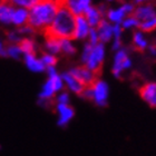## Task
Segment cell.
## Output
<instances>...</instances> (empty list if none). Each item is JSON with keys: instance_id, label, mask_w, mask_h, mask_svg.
Returning a JSON list of instances; mask_svg holds the SVG:
<instances>
[{"instance_id": "obj_1", "label": "cell", "mask_w": 156, "mask_h": 156, "mask_svg": "<svg viewBox=\"0 0 156 156\" xmlns=\"http://www.w3.org/2000/svg\"><path fill=\"white\" fill-rule=\"evenodd\" d=\"M62 0H39L29 9L28 25L35 30H46L55 18Z\"/></svg>"}, {"instance_id": "obj_2", "label": "cell", "mask_w": 156, "mask_h": 156, "mask_svg": "<svg viewBox=\"0 0 156 156\" xmlns=\"http://www.w3.org/2000/svg\"><path fill=\"white\" fill-rule=\"evenodd\" d=\"M75 29V16L66 7L65 0L60 3L50 26L45 30L47 36L58 39H72Z\"/></svg>"}, {"instance_id": "obj_3", "label": "cell", "mask_w": 156, "mask_h": 156, "mask_svg": "<svg viewBox=\"0 0 156 156\" xmlns=\"http://www.w3.org/2000/svg\"><path fill=\"white\" fill-rule=\"evenodd\" d=\"M105 58V46L101 42H98L97 45L93 46L90 54L88 56V59L85 62V67L89 69L93 73H98L101 67V64Z\"/></svg>"}, {"instance_id": "obj_4", "label": "cell", "mask_w": 156, "mask_h": 156, "mask_svg": "<svg viewBox=\"0 0 156 156\" xmlns=\"http://www.w3.org/2000/svg\"><path fill=\"white\" fill-rule=\"evenodd\" d=\"M91 88V99L99 107H104L107 104L108 95H109V87L106 81L95 80L94 84L90 86Z\"/></svg>"}, {"instance_id": "obj_5", "label": "cell", "mask_w": 156, "mask_h": 156, "mask_svg": "<svg viewBox=\"0 0 156 156\" xmlns=\"http://www.w3.org/2000/svg\"><path fill=\"white\" fill-rule=\"evenodd\" d=\"M132 66V60L127 55L126 50L119 49L116 52L114 58V65H113V75L116 78H119L123 70L128 69Z\"/></svg>"}, {"instance_id": "obj_6", "label": "cell", "mask_w": 156, "mask_h": 156, "mask_svg": "<svg viewBox=\"0 0 156 156\" xmlns=\"http://www.w3.org/2000/svg\"><path fill=\"white\" fill-rule=\"evenodd\" d=\"M69 73L72 74L74 77L77 79L80 84H83L85 87L87 86H91L94 84V81L96 80V74L90 72L89 69L86 67H75L69 70Z\"/></svg>"}, {"instance_id": "obj_7", "label": "cell", "mask_w": 156, "mask_h": 156, "mask_svg": "<svg viewBox=\"0 0 156 156\" xmlns=\"http://www.w3.org/2000/svg\"><path fill=\"white\" fill-rule=\"evenodd\" d=\"M134 11V7L130 3H125L117 9H109L107 11V18L115 25H120L127 15Z\"/></svg>"}, {"instance_id": "obj_8", "label": "cell", "mask_w": 156, "mask_h": 156, "mask_svg": "<svg viewBox=\"0 0 156 156\" xmlns=\"http://www.w3.org/2000/svg\"><path fill=\"white\" fill-rule=\"evenodd\" d=\"M57 114H58V119H57V125L59 127H66L69 124V122L75 116V111L74 108L70 107L69 105H62L57 104L56 107Z\"/></svg>"}, {"instance_id": "obj_9", "label": "cell", "mask_w": 156, "mask_h": 156, "mask_svg": "<svg viewBox=\"0 0 156 156\" xmlns=\"http://www.w3.org/2000/svg\"><path fill=\"white\" fill-rule=\"evenodd\" d=\"M89 30H90V26L88 25L87 20H86L84 15L76 16L75 17V29H74V36H73V38L78 39V40L87 38L88 34H89Z\"/></svg>"}, {"instance_id": "obj_10", "label": "cell", "mask_w": 156, "mask_h": 156, "mask_svg": "<svg viewBox=\"0 0 156 156\" xmlns=\"http://www.w3.org/2000/svg\"><path fill=\"white\" fill-rule=\"evenodd\" d=\"M56 94V89L54 87V84L50 79H48L47 81H45V84L42 85L40 93L38 95V104L41 107H46L48 105L49 101L54 98Z\"/></svg>"}, {"instance_id": "obj_11", "label": "cell", "mask_w": 156, "mask_h": 156, "mask_svg": "<svg viewBox=\"0 0 156 156\" xmlns=\"http://www.w3.org/2000/svg\"><path fill=\"white\" fill-rule=\"evenodd\" d=\"M66 7L74 16L84 15L91 7V0H74V1H65Z\"/></svg>"}, {"instance_id": "obj_12", "label": "cell", "mask_w": 156, "mask_h": 156, "mask_svg": "<svg viewBox=\"0 0 156 156\" xmlns=\"http://www.w3.org/2000/svg\"><path fill=\"white\" fill-rule=\"evenodd\" d=\"M140 97L146 101L147 104L156 107V83H147L140 88Z\"/></svg>"}, {"instance_id": "obj_13", "label": "cell", "mask_w": 156, "mask_h": 156, "mask_svg": "<svg viewBox=\"0 0 156 156\" xmlns=\"http://www.w3.org/2000/svg\"><path fill=\"white\" fill-rule=\"evenodd\" d=\"M60 76H62V81H64V85H66V87L68 88L69 90L72 91V93H74V94L81 95L85 86L83 84H80L70 73L69 72L64 73V74H62Z\"/></svg>"}, {"instance_id": "obj_14", "label": "cell", "mask_w": 156, "mask_h": 156, "mask_svg": "<svg viewBox=\"0 0 156 156\" xmlns=\"http://www.w3.org/2000/svg\"><path fill=\"white\" fill-rule=\"evenodd\" d=\"M23 62L30 72L33 73H42L46 70V67L41 62L40 58H38L35 54H28L23 55Z\"/></svg>"}, {"instance_id": "obj_15", "label": "cell", "mask_w": 156, "mask_h": 156, "mask_svg": "<svg viewBox=\"0 0 156 156\" xmlns=\"http://www.w3.org/2000/svg\"><path fill=\"white\" fill-rule=\"evenodd\" d=\"M96 30H97L99 41L101 44L108 42L113 38V26L108 21H106V20H101L99 25L97 26V29Z\"/></svg>"}, {"instance_id": "obj_16", "label": "cell", "mask_w": 156, "mask_h": 156, "mask_svg": "<svg viewBox=\"0 0 156 156\" xmlns=\"http://www.w3.org/2000/svg\"><path fill=\"white\" fill-rule=\"evenodd\" d=\"M29 19V10L25 8H15L12 13V20L11 23L16 27H23L25 25H28Z\"/></svg>"}, {"instance_id": "obj_17", "label": "cell", "mask_w": 156, "mask_h": 156, "mask_svg": "<svg viewBox=\"0 0 156 156\" xmlns=\"http://www.w3.org/2000/svg\"><path fill=\"white\" fill-rule=\"evenodd\" d=\"M13 10H15V7L11 6L7 1L0 2V23L1 25H11Z\"/></svg>"}, {"instance_id": "obj_18", "label": "cell", "mask_w": 156, "mask_h": 156, "mask_svg": "<svg viewBox=\"0 0 156 156\" xmlns=\"http://www.w3.org/2000/svg\"><path fill=\"white\" fill-rule=\"evenodd\" d=\"M156 16V11L153 8V6H150V5H143V6H140L135 10V15L134 17L136 19L140 20V23L142 21H145L147 19H151L153 17Z\"/></svg>"}, {"instance_id": "obj_19", "label": "cell", "mask_w": 156, "mask_h": 156, "mask_svg": "<svg viewBox=\"0 0 156 156\" xmlns=\"http://www.w3.org/2000/svg\"><path fill=\"white\" fill-rule=\"evenodd\" d=\"M85 18L87 20L88 25L90 26V28H96L99 25V23L101 21V15L99 12V10L95 7H90L88 8V10L84 13Z\"/></svg>"}, {"instance_id": "obj_20", "label": "cell", "mask_w": 156, "mask_h": 156, "mask_svg": "<svg viewBox=\"0 0 156 156\" xmlns=\"http://www.w3.org/2000/svg\"><path fill=\"white\" fill-rule=\"evenodd\" d=\"M44 47H45L46 52L51 54V55L56 56L60 52V41L58 38H55V37L47 36Z\"/></svg>"}, {"instance_id": "obj_21", "label": "cell", "mask_w": 156, "mask_h": 156, "mask_svg": "<svg viewBox=\"0 0 156 156\" xmlns=\"http://www.w3.org/2000/svg\"><path fill=\"white\" fill-rule=\"evenodd\" d=\"M20 49L23 51V55H28V54H35L37 49L36 42L31 38H23V40L19 42Z\"/></svg>"}, {"instance_id": "obj_22", "label": "cell", "mask_w": 156, "mask_h": 156, "mask_svg": "<svg viewBox=\"0 0 156 156\" xmlns=\"http://www.w3.org/2000/svg\"><path fill=\"white\" fill-rule=\"evenodd\" d=\"M5 1L10 3L15 8H25V9L29 10L31 7H34L38 2L39 0H5Z\"/></svg>"}, {"instance_id": "obj_23", "label": "cell", "mask_w": 156, "mask_h": 156, "mask_svg": "<svg viewBox=\"0 0 156 156\" xmlns=\"http://www.w3.org/2000/svg\"><path fill=\"white\" fill-rule=\"evenodd\" d=\"M23 56V51L20 49L19 44H10V45L7 46V57H10V58L18 60Z\"/></svg>"}, {"instance_id": "obj_24", "label": "cell", "mask_w": 156, "mask_h": 156, "mask_svg": "<svg viewBox=\"0 0 156 156\" xmlns=\"http://www.w3.org/2000/svg\"><path fill=\"white\" fill-rule=\"evenodd\" d=\"M60 41V51H62L66 55H74L76 52V48L70 39H59Z\"/></svg>"}, {"instance_id": "obj_25", "label": "cell", "mask_w": 156, "mask_h": 156, "mask_svg": "<svg viewBox=\"0 0 156 156\" xmlns=\"http://www.w3.org/2000/svg\"><path fill=\"white\" fill-rule=\"evenodd\" d=\"M40 60L44 64L46 68L47 67H55L56 64H57V58H56L55 55H51V54H48V52H45L42 54L41 57H40Z\"/></svg>"}, {"instance_id": "obj_26", "label": "cell", "mask_w": 156, "mask_h": 156, "mask_svg": "<svg viewBox=\"0 0 156 156\" xmlns=\"http://www.w3.org/2000/svg\"><path fill=\"white\" fill-rule=\"evenodd\" d=\"M134 45L140 50H144L147 47V40L145 39L143 34L140 31L135 33V35H134Z\"/></svg>"}, {"instance_id": "obj_27", "label": "cell", "mask_w": 156, "mask_h": 156, "mask_svg": "<svg viewBox=\"0 0 156 156\" xmlns=\"http://www.w3.org/2000/svg\"><path fill=\"white\" fill-rule=\"evenodd\" d=\"M140 29L143 31H152L156 28V16L151 18V19H147L145 21H142L140 23Z\"/></svg>"}, {"instance_id": "obj_28", "label": "cell", "mask_w": 156, "mask_h": 156, "mask_svg": "<svg viewBox=\"0 0 156 156\" xmlns=\"http://www.w3.org/2000/svg\"><path fill=\"white\" fill-rule=\"evenodd\" d=\"M122 28L125 29H130V28H135V27L140 26V20L136 19L135 17H128L122 21Z\"/></svg>"}, {"instance_id": "obj_29", "label": "cell", "mask_w": 156, "mask_h": 156, "mask_svg": "<svg viewBox=\"0 0 156 156\" xmlns=\"http://www.w3.org/2000/svg\"><path fill=\"white\" fill-rule=\"evenodd\" d=\"M7 40L9 44H19L23 40V36L18 33V30H12L9 31L7 35Z\"/></svg>"}, {"instance_id": "obj_30", "label": "cell", "mask_w": 156, "mask_h": 156, "mask_svg": "<svg viewBox=\"0 0 156 156\" xmlns=\"http://www.w3.org/2000/svg\"><path fill=\"white\" fill-rule=\"evenodd\" d=\"M56 99H57V104L62 105H69V101H70V97L67 91H59V94L56 96Z\"/></svg>"}, {"instance_id": "obj_31", "label": "cell", "mask_w": 156, "mask_h": 156, "mask_svg": "<svg viewBox=\"0 0 156 156\" xmlns=\"http://www.w3.org/2000/svg\"><path fill=\"white\" fill-rule=\"evenodd\" d=\"M87 38H88V44H90L91 46L97 45L98 42H99V38H98V34L96 28H90Z\"/></svg>"}, {"instance_id": "obj_32", "label": "cell", "mask_w": 156, "mask_h": 156, "mask_svg": "<svg viewBox=\"0 0 156 156\" xmlns=\"http://www.w3.org/2000/svg\"><path fill=\"white\" fill-rule=\"evenodd\" d=\"M18 33H19L21 36H28V35H33V34L35 33V29L31 28L29 25H25V26L18 28Z\"/></svg>"}, {"instance_id": "obj_33", "label": "cell", "mask_w": 156, "mask_h": 156, "mask_svg": "<svg viewBox=\"0 0 156 156\" xmlns=\"http://www.w3.org/2000/svg\"><path fill=\"white\" fill-rule=\"evenodd\" d=\"M91 49H93V46H91L90 44H86V45L84 46V49H83V52H81V62H84V64L88 59V56L90 54Z\"/></svg>"}, {"instance_id": "obj_34", "label": "cell", "mask_w": 156, "mask_h": 156, "mask_svg": "<svg viewBox=\"0 0 156 156\" xmlns=\"http://www.w3.org/2000/svg\"><path fill=\"white\" fill-rule=\"evenodd\" d=\"M122 31H123V28L120 25H114L113 26V37H114V39H120Z\"/></svg>"}, {"instance_id": "obj_35", "label": "cell", "mask_w": 156, "mask_h": 156, "mask_svg": "<svg viewBox=\"0 0 156 156\" xmlns=\"http://www.w3.org/2000/svg\"><path fill=\"white\" fill-rule=\"evenodd\" d=\"M0 57H7V46L0 39Z\"/></svg>"}, {"instance_id": "obj_36", "label": "cell", "mask_w": 156, "mask_h": 156, "mask_svg": "<svg viewBox=\"0 0 156 156\" xmlns=\"http://www.w3.org/2000/svg\"><path fill=\"white\" fill-rule=\"evenodd\" d=\"M122 47V42H120V39H114V44H113V50L115 51H118Z\"/></svg>"}, {"instance_id": "obj_37", "label": "cell", "mask_w": 156, "mask_h": 156, "mask_svg": "<svg viewBox=\"0 0 156 156\" xmlns=\"http://www.w3.org/2000/svg\"><path fill=\"white\" fill-rule=\"evenodd\" d=\"M150 51L152 55H156V47L155 46H150Z\"/></svg>"}, {"instance_id": "obj_38", "label": "cell", "mask_w": 156, "mask_h": 156, "mask_svg": "<svg viewBox=\"0 0 156 156\" xmlns=\"http://www.w3.org/2000/svg\"><path fill=\"white\" fill-rule=\"evenodd\" d=\"M148 0H135V2L136 3H143V2H146Z\"/></svg>"}, {"instance_id": "obj_39", "label": "cell", "mask_w": 156, "mask_h": 156, "mask_svg": "<svg viewBox=\"0 0 156 156\" xmlns=\"http://www.w3.org/2000/svg\"><path fill=\"white\" fill-rule=\"evenodd\" d=\"M65 1H74V0H65Z\"/></svg>"}, {"instance_id": "obj_40", "label": "cell", "mask_w": 156, "mask_h": 156, "mask_svg": "<svg viewBox=\"0 0 156 156\" xmlns=\"http://www.w3.org/2000/svg\"><path fill=\"white\" fill-rule=\"evenodd\" d=\"M108 1H113V0H108Z\"/></svg>"}]
</instances>
